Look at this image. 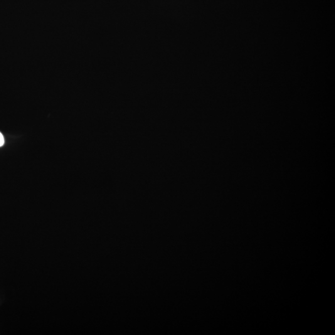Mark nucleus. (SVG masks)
<instances>
[{
  "label": "nucleus",
  "instance_id": "1",
  "mask_svg": "<svg viewBox=\"0 0 335 335\" xmlns=\"http://www.w3.org/2000/svg\"><path fill=\"white\" fill-rule=\"evenodd\" d=\"M4 142V138L3 135L1 134V133L0 132V147L3 146Z\"/></svg>",
  "mask_w": 335,
  "mask_h": 335
}]
</instances>
